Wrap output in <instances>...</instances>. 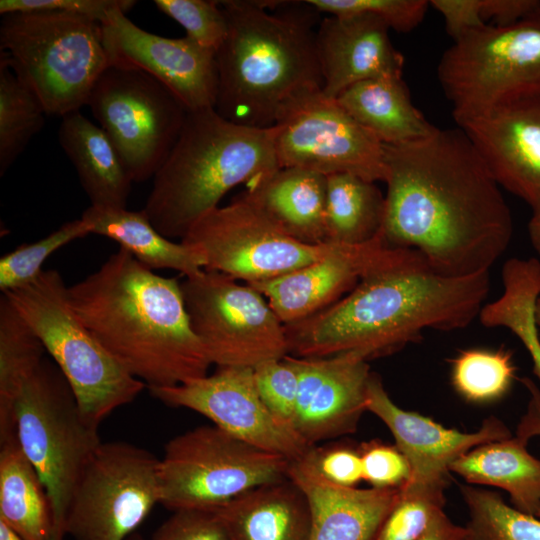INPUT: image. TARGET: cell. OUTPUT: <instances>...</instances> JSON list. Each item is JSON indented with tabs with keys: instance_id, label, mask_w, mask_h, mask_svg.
Instances as JSON below:
<instances>
[{
	"instance_id": "cell-19",
	"label": "cell",
	"mask_w": 540,
	"mask_h": 540,
	"mask_svg": "<svg viewBox=\"0 0 540 540\" xmlns=\"http://www.w3.org/2000/svg\"><path fill=\"white\" fill-rule=\"evenodd\" d=\"M500 187L540 208V92L457 122Z\"/></svg>"
},
{
	"instance_id": "cell-34",
	"label": "cell",
	"mask_w": 540,
	"mask_h": 540,
	"mask_svg": "<svg viewBox=\"0 0 540 540\" xmlns=\"http://www.w3.org/2000/svg\"><path fill=\"white\" fill-rule=\"evenodd\" d=\"M45 108L0 53V175H4L44 126Z\"/></svg>"
},
{
	"instance_id": "cell-46",
	"label": "cell",
	"mask_w": 540,
	"mask_h": 540,
	"mask_svg": "<svg viewBox=\"0 0 540 540\" xmlns=\"http://www.w3.org/2000/svg\"><path fill=\"white\" fill-rule=\"evenodd\" d=\"M539 7L540 0H479V14L486 25L513 24Z\"/></svg>"
},
{
	"instance_id": "cell-38",
	"label": "cell",
	"mask_w": 540,
	"mask_h": 540,
	"mask_svg": "<svg viewBox=\"0 0 540 540\" xmlns=\"http://www.w3.org/2000/svg\"><path fill=\"white\" fill-rule=\"evenodd\" d=\"M444 504L443 492L403 486L371 540H418Z\"/></svg>"
},
{
	"instance_id": "cell-8",
	"label": "cell",
	"mask_w": 540,
	"mask_h": 540,
	"mask_svg": "<svg viewBox=\"0 0 540 540\" xmlns=\"http://www.w3.org/2000/svg\"><path fill=\"white\" fill-rule=\"evenodd\" d=\"M16 435L51 502L56 540L80 478L102 441L83 418L70 385L46 358L25 383L15 407Z\"/></svg>"
},
{
	"instance_id": "cell-20",
	"label": "cell",
	"mask_w": 540,
	"mask_h": 540,
	"mask_svg": "<svg viewBox=\"0 0 540 540\" xmlns=\"http://www.w3.org/2000/svg\"><path fill=\"white\" fill-rule=\"evenodd\" d=\"M294 359L299 373L294 432L309 446L354 433L367 411L368 360L357 352Z\"/></svg>"
},
{
	"instance_id": "cell-17",
	"label": "cell",
	"mask_w": 540,
	"mask_h": 540,
	"mask_svg": "<svg viewBox=\"0 0 540 540\" xmlns=\"http://www.w3.org/2000/svg\"><path fill=\"white\" fill-rule=\"evenodd\" d=\"M110 65L144 71L170 89L188 111L214 108L218 91L215 53L189 38L147 32L123 10L100 24Z\"/></svg>"
},
{
	"instance_id": "cell-5",
	"label": "cell",
	"mask_w": 540,
	"mask_h": 540,
	"mask_svg": "<svg viewBox=\"0 0 540 540\" xmlns=\"http://www.w3.org/2000/svg\"><path fill=\"white\" fill-rule=\"evenodd\" d=\"M278 168L273 127L238 125L214 108L188 111L143 210L162 235L182 240L229 190Z\"/></svg>"
},
{
	"instance_id": "cell-28",
	"label": "cell",
	"mask_w": 540,
	"mask_h": 540,
	"mask_svg": "<svg viewBox=\"0 0 540 540\" xmlns=\"http://www.w3.org/2000/svg\"><path fill=\"white\" fill-rule=\"evenodd\" d=\"M81 218L89 225L91 234L112 239L151 270L170 269L188 277L204 269V257L197 248L162 235L143 209L130 211L90 205Z\"/></svg>"
},
{
	"instance_id": "cell-49",
	"label": "cell",
	"mask_w": 540,
	"mask_h": 540,
	"mask_svg": "<svg viewBox=\"0 0 540 540\" xmlns=\"http://www.w3.org/2000/svg\"><path fill=\"white\" fill-rule=\"evenodd\" d=\"M528 232L532 246L540 254V208L533 210Z\"/></svg>"
},
{
	"instance_id": "cell-39",
	"label": "cell",
	"mask_w": 540,
	"mask_h": 540,
	"mask_svg": "<svg viewBox=\"0 0 540 540\" xmlns=\"http://www.w3.org/2000/svg\"><path fill=\"white\" fill-rule=\"evenodd\" d=\"M163 14L179 23L186 37L216 54L226 39L228 23L219 1L155 0Z\"/></svg>"
},
{
	"instance_id": "cell-30",
	"label": "cell",
	"mask_w": 540,
	"mask_h": 540,
	"mask_svg": "<svg viewBox=\"0 0 540 540\" xmlns=\"http://www.w3.org/2000/svg\"><path fill=\"white\" fill-rule=\"evenodd\" d=\"M0 447V520L24 540H56L48 493L17 436Z\"/></svg>"
},
{
	"instance_id": "cell-13",
	"label": "cell",
	"mask_w": 540,
	"mask_h": 540,
	"mask_svg": "<svg viewBox=\"0 0 540 540\" xmlns=\"http://www.w3.org/2000/svg\"><path fill=\"white\" fill-rule=\"evenodd\" d=\"M273 129L279 168L385 180L384 144L319 87L292 96L280 108Z\"/></svg>"
},
{
	"instance_id": "cell-16",
	"label": "cell",
	"mask_w": 540,
	"mask_h": 540,
	"mask_svg": "<svg viewBox=\"0 0 540 540\" xmlns=\"http://www.w3.org/2000/svg\"><path fill=\"white\" fill-rule=\"evenodd\" d=\"M150 392L169 406L200 413L234 437L289 461L300 458L310 447L266 408L253 368L218 367L211 375Z\"/></svg>"
},
{
	"instance_id": "cell-50",
	"label": "cell",
	"mask_w": 540,
	"mask_h": 540,
	"mask_svg": "<svg viewBox=\"0 0 540 540\" xmlns=\"http://www.w3.org/2000/svg\"><path fill=\"white\" fill-rule=\"evenodd\" d=\"M534 317H535V322H536V325L539 331V336H540V296L537 299L536 304H535Z\"/></svg>"
},
{
	"instance_id": "cell-27",
	"label": "cell",
	"mask_w": 540,
	"mask_h": 540,
	"mask_svg": "<svg viewBox=\"0 0 540 540\" xmlns=\"http://www.w3.org/2000/svg\"><path fill=\"white\" fill-rule=\"evenodd\" d=\"M336 100L384 145L424 139L437 127L413 105L402 76H381L356 83Z\"/></svg>"
},
{
	"instance_id": "cell-1",
	"label": "cell",
	"mask_w": 540,
	"mask_h": 540,
	"mask_svg": "<svg viewBox=\"0 0 540 540\" xmlns=\"http://www.w3.org/2000/svg\"><path fill=\"white\" fill-rule=\"evenodd\" d=\"M387 185L381 237L418 252L436 273L489 271L506 251L513 219L500 186L459 127L384 145Z\"/></svg>"
},
{
	"instance_id": "cell-2",
	"label": "cell",
	"mask_w": 540,
	"mask_h": 540,
	"mask_svg": "<svg viewBox=\"0 0 540 540\" xmlns=\"http://www.w3.org/2000/svg\"><path fill=\"white\" fill-rule=\"evenodd\" d=\"M490 291L489 271L466 277L434 272L410 250L363 277L328 308L284 325L289 355L327 357L357 352L366 360L422 339L425 329L469 325Z\"/></svg>"
},
{
	"instance_id": "cell-22",
	"label": "cell",
	"mask_w": 540,
	"mask_h": 540,
	"mask_svg": "<svg viewBox=\"0 0 540 540\" xmlns=\"http://www.w3.org/2000/svg\"><path fill=\"white\" fill-rule=\"evenodd\" d=\"M389 27L371 14L329 16L316 30L322 91L336 99L350 86L381 76H402L403 55Z\"/></svg>"
},
{
	"instance_id": "cell-33",
	"label": "cell",
	"mask_w": 540,
	"mask_h": 540,
	"mask_svg": "<svg viewBox=\"0 0 540 540\" xmlns=\"http://www.w3.org/2000/svg\"><path fill=\"white\" fill-rule=\"evenodd\" d=\"M503 292L484 304L479 320L485 327H505L522 342L531 356L533 371L540 380V336L534 310L540 296V261L510 258L501 272Z\"/></svg>"
},
{
	"instance_id": "cell-41",
	"label": "cell",
	"mask_w": 540,
	"mask_h": 540,
	"mask_svg": "<svg viewBox=\"0 0 540 540\" xmlns=\"http://www.w3.org/2000/svg\"><path fill=\"white\" fill-rule=\"evenodd\" d=\"M320 13L330 16L371 14L382 20L389 29L409 32L424 19L429 1L426 0H308Z\"/></svg>"
},
{
	"instance_id": "cell-45",
	"label": "cell",
	"mask_w": 540,
	"mask_h": 540,
	"mask_svg": "<svg viewBox=\"0 0 540 540\" xmlns=\"http://www.w3.org/2000/svg\"><path fill=\"white\" fill-rule=\"evenodd\" d=\"M136 1L133 0H1L0 14L24 11H60L80 15L101 24L117 11L127 13Z\"/></svg>"
},
{
	"instance_id": "cell-42",
	"label": "cell",
	"mask_w": 540,
	"mask_h": 540,
	"mask_svg": "<svg viewBox=\"0 0 540 540\" xmlns=\"http://www.w3.org/2000/svg\"><path fill=\"white\" fill-rule=\"evenodd\" d=\"M296 466L326 483L339 487H356L363 480L358 449L344 444L310 446L298 459Z\"/></svg>"
},
{
	"instance_id": "cell-29",
	"label": "cell",
	"mask_w": 540,
	"mask_h": 540,
	"mask_svg": "<svg viewBox=\"0 0 540 540\" xmlns=\"http://www.w3.org/2000/svg\"><path fill=\"white\" fill-rule=\"evenodd\" d=\"M517 436L478 445L455 460L450 470L470 484L504 489L512 506L536 514L540 506V460Z\"/></svg>"
},
{
	"instance_id": "cell-18",
	"label": "cell",
	"mask_w": 540,
	"mask_h": 540,
	"mask_svg": "<svg viewBox=\"0 0 540 540\" xmlns=\"http://www.w3.org/2000/svg\"><path fill=\"white\" fill-rule=\"evenodd\" d=\"M366 410L388 427L395 446L406 458L410 467V479L404 485L407 487L444 493L455 460L478 445L512 436L495 417L487 418L477 431L465 433L406 411L392 401L374 373L368 382Z\"/></svg>"
},
{
	"instance_id": "cell-36",
	"label": "cell",
	"mask_w": 540,
	"mask_h": 540,
	"mask_svg": "<svg viewBox=\"0 0 540 540\" xmlns=\"http://www.w3.org/2000/svg\"><path fill=\"white\" fill-rule=\"evenodd\" d=\"M515 372L509 350L467 349L453 359L451 381L464 399L488 403L502 398L510 390Z\"/></svg>"
},
{
	"instance_id": "cell-23",
	"label": "cell",
	"mask_w": 540,
	"mask_h": 540,
	"mask_svg": "<svg viewBox=\"0 0 540 540\" xmlns=\"http://www.w3.org/2000/svg\"><path fill=\"white\" fill-rule=\"evenodd\" d=\"M287 477L307 500L309 540H371L400 491L335 486L313 477L291 461Z\"/></svg>"
},
{
	"instance_id": "cell-21",
	"label": "cell",
	"mask_w": 540,
	"mask_h": 540,
	"mask_svg": "<svg viewBox=\"0 0 540 540\" xmlns=\"http://www.w3.org/2000/svg\"><path fill=\"white\" fill-rule=\"evenodd\" d=\"M409 251L389 247L380 235L361 245H338L304 267L250 285L267 299L280 321L287 325L333 305L363 277Z\"/></svg>"
},
{
	"instance_id": "cell-44",
	"label": "cell",
	"mask_w": 540,
	"mask_h": 540,
	"mask_svg": "<svg viewBox=\"0 0 540 540\" xmlns=\"http://www.w3.org/2000/svg\"><path fill=\"white\" fill-rule=\"evenodd\" d=\"M152 540H231L218 510L183 508L156 530Z\"/></svg>"
},
{
	"instance_id": "cell-37",
	"label": "cell",
	"mask_w": 540,
	"mask_h": 540,
	"mask_svg": "<svg viewBox=\"0 0 540 540\" xmlns=\"http://www.w3.org/2000/svg\"><path fill=\"white\" fill-rule=\"evenodd\" d=\"M89 225L82 219L62 224L33 243L21 244L0 258V289L8 293L32 283L43 271V264L58 249L86 237Z\"/></svg>"
},
{
	"instance_id": "cell-25",
	"label": "cell",
	"mask_w": 540,
	"mask_h": 540,
	"mask_svg": "<svg viewBox=\"0 0 540 540\" xmlns=\"http://www.w3.org/2000/svg\"><path fill=\"white\" fill-rule=\"evenodd\" d=\"M231 540H309L310 511L288 477L258 486L217 509Z\"/></svg>"
},
{
	"instance_id": "cell-35",
	"label": "cell",
	"mask_w": 540,
	"mask_h": 540,
	"mask_svg": "<svg viewBox=\"0 0 540 540\" xmlns=\"http://www.w3.org/2000/svg\"><path fill=\"white\" fill-rule=\"evenodd\" d=\"M468 509L464 540H540V519L508 505L497 493L461 485Z\"/></svg>"
},
{
	"instance_id": "cell-10",
	"label": "cell",
	"mask_w": 540,
	"mask_h": 540,
	"mask_svg": "<svg viewBox=\"0 0 540 540\" xmlns=\"http://www.w3.org/2000/svg\"><path fill=\"white\" fill-rule=\"evenodd\" d=\"M289 460L221 428L199 426L172 438L159 459L160 504L219 509L244 493L287 478Z\"/></svg>"
},
{
	"instance_id": "cell-12",
	"label": "cell",
	"mask_w": 540,
	"mask_h": 540,
	"mask_svg": "<svg viewBox=\"0 0 540 540\" xmlns=\"http://www.w3.org/2000/svg\"><path fill=\"white\" fill-rule=\"evenodd\" d=\"M87 106L107 134L133 182L153 178L174 146L188 110L148 73L109 65Z\"/></svg>"
},
{
	"instance_id": "cell-31",
	"label": "cell",
	"mask_w": 540,
	"mask_h": 540,
	"mask_svg": "<svg viewBox=\"0 0 540 540\" xmlns=\"http://www.w3.org/2000/svg\"><path fill=\"white\" fill-rule=\"evenodd\" d=\"M386 201L375 182L350 173L327 176L326 241L361 245L381 235Z\"/></svg>"
},
{
	"instance_id": "cell-6",
	"label": "cell",
	"mask_w": 540,
	"mask_h": 540,
	"mask_svg": "<svg viewBox=\"0 0 540 540\" xmlns=\"http://www.w3.org/2000/svg\"><path fill=\"white\" fill-rule=\"evenodd\" d=\"M0 49L47 115L61 118L87 105L95 83L110 65L100 24L60 11L3 15Z\"/></svg>"
},
{
	"instance_id": "cell-32",
	"label": "cell",
	"mask_w": 540,
	"mask_h": 540,
	"mask_svg": "<svg viewBox=\"0 0 540 540\" xmlns=\"http://www.w3.org/2000/svg\"><path fill=\"white\" fill-rule=\"evenodd\" d=\"M46 352L41 340L5 294L0 298V444L16 437L15 407Z\"/></svg>"
},
{
	"instance_id": "cell-40",
	"label": "cell",
	"mask_w": 540,
	"mask_h": 540,
	"mask_svg": "<svg viewBox=\"0 0 540 540\" xmlns=\"http://www.w3.org/2000/svg\"><path fill=\"white\" fill-rule=\"evenodd\" d=\"M257 391L269 412L281 424L293 430L299 373L295 359L287 355L253 368ZM294 431V430H293Z\"/></svg>"
},
{
	"instance_id": "cell-11",
	"label": "cell",
	"mask_w": 540,
	"mask_h": 540,
	"mask_svg": "<svg viewBox=\"0 0 540 540\" xmlns=\"http://www.w3.org/2000/svg\"><path fill=\"white\" fill-rule=\"evenodd\" d=\"M181 290L193 331L217 367L255 368L289 355L284 324L252 285L203 269Z\"/></svg>"
},
{
	"instance_id": "cell-43",
	"label": "cell",
	"mask_w": 540,
	"mask_h": 540,
	"mask_svg": "<svg viewBox=\"0 0 540 540\" xmlns=\"http://www.w3.org/2000/svg\"><path fill=\"white\" fill-rule=\"evenodd\" d=\"M362 478L371 487L394 489L410 479V467L400 450L377 440L364 442L359 448Z\"/></svg>"
},
{
	"instance_id": "cell-51",
	"label": "cell",
	"mask_w": 540,
	"mask_h": 540,
	"mask_svg": "<svg viewBox=\"0 0 540 540\" xmlns=\"http://www.w3.org/2000/svg\"><path fill=\"white\" fill-rule=\"evenodd\" d=\"M127 540H143L140 536L138 535H131Z\"/></svg>"
},
{
	"instance_id": "cell-47",
	"label": "cell",
	"mask_w": 540,
	"mask_h": 540,
	"mask_svg": "<svg viewBox=\"0 0 540 540\" xmlns=\"http://www.w3.org/2000/svg\"><path fill=\"white\" fill-rule=\"evenodd\" d=\"M529 392V401L526 413L518 423L515 436L528 443L534 436H540V388L528 377L520 379ZM540 519V506L535 514Z\"/></svg>"
},
{
	"instance_id": "cell-26",
	"label": "cell",
	"mask_w": 540,
	"mask_h": 540,
	"mask_svg": "<svg viewBox=\"0 0 540 540\" xmlns=\"http://www.w3.org/2000/svg\"><path fill=\"white\" fill-rule=\"evenodd\" d=\"M58 140L91 206L126 208L133 181L104 130L78 110L61 118Z\"/></svg>"
},
{
	"instance_id": "cell-9",
	"label": "cell",
	"mask_w": 540,
	"mask_h": 540,
	"mask_svg": "<svg viewBox=\"0 0 540 540\" xmlns=\"http://www.w3.org/2000/svg\"><path fill=\"white\" fill-rule=\"evenodd\" d=\"M455 122L540 92V7L505 26L459 36L437 66Z\"/></svg>"
},
{
	"instance_id": "cell-15",
	"label": "cell",
	"mask_w": 540,
	"mask_h": 540,
	"mask_svg": "<svg viewBox=\"0 0 540 540\" xmlns=\"http://www.w3.org/2000/svg\"><path fill=\"white\" fill-rule=\"evenodd\" d=\"M182 242L203 255L205 270L247 284L268 281L304 267L338 245H309L285 233L242 194L202 217Z\"/></svg>"
},
{
	"instance_id": "cell-24",
	"label": "cell",
	"mask_w": 540,
	"mask_h": 540,
	"mask_svg": "<svg viewBox=\"0 0 540 540\" xmlns=\"http://www.w3.org/2000/svg\"><path fill=\"white\" fill-rule=\"evenodd\" d=\"M242 195L295 240L326 244L327 176L278 168L247 185Z\"/></svg>"
},
{
	"instance_id": "cell-3",
	"label": "cell",
	"mask_w": 540,
	"mask_h": 540,
	"mask_svg": "<svg viewBox=\"0 0 540 540\" xmlns=\"http://www.w3.org/2000/svg\"><path fill=\"white\" fill-rule=\"evenodd\" d=\"M68 294L83 325L149 390L208 375L212 363L192 329L177 278L154 273L120 248Z\"/></svg>"
},
{
	"instance_id": "cell-48",
	"label": "cell",
	"mask_w": 540,
	"mask_h": 540,
	"mask_svg": "<svg viewBox=\"0 0 540 540\" xmlns=\"http://www.w3.org/2000/svg\"><path fill=\"white\" fill-rule=\"evenodd\" d=\"M465 534V527L456 525L441 511L418 540H464Z\"/></svg>"
},
{
	"instance_id": "cell-14",
	"label": "cell",
	"mask_w": 540,
	"mask_h": 540,
	"mask_svg": "<svg viewBox=\"0 0 540 540\" xmlns=\"http://www.w3.org/2000/svg\"><path fill=\"white\" fill-rule=\"evenodd\" d=\"M158 503L159 459L127 442H102L74 491L65 534L127 540Z\"/></svg>"
},
{
	"instance_id": "cell-7",
	"label": "cell",
	"mask_w": 540,
	"mask_h": 540,
	"mask_svg": "<svg viewBox=\"0 0 540 540\" xmlns=\"http://www.w3.org/2000/svg\"><path fill=\"white\" fill-rule=\"evenodd\" d=\"M5 294L41 340L71 387L87 423L99 427L146 387L97 341L74 312L68 287L55 269Z\"/></svg>"
},
{
	"instance_id": "cell-4",
	"label": "cell",
	"mask_w": 540,
	"mask_h": 540,
	"mask_svg": "<svg viewBox=\"0 0 540 540\" xmlns=\"http://www.w3.org/2000/svg\"><path fill=\"white\" fill-rule=\"evenodd\" d=\"M228 32L215 54L214 109L238 125L267 129L294 95L321 88L316 54L320 12L306 1H219Z\"/></svg>"
}]
</instances>
